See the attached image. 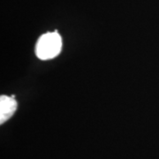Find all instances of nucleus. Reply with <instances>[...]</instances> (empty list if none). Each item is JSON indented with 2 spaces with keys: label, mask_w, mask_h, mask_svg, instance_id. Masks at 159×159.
I'll use <instances>...</instances> for the list:
<instances>
[{
  "label": "nucleus",
  "mask_w": 159,
  "mask_h": 159,
  "mask_svg": "<svg viewBox=\"0 0 159 159\" xmlns=\"http://www.w3.org/2000/svg\"><path fill=\"white\" fill-rule=\"evenodd\" d=\"M17 109V102L13 97H0V123L3 124L11 118Z\"/></svg>",
  "instance_id": "f03ea898"
},
{
  "label": "nucleus",
  "mask_w": 159,
  "mask_h": 159,
  "mask_svg": "<svg viewBox=\"0 0 159 159\" xmlns=\"http://www.w3.org/2000/svg\"><path fill=\"white\" fill-rule=\"evenodd\" d=\"M62 49V39L57 32H49L40 37L36 47V56L42 60H47L57 56Z\"/></svg>",
  "instance_id": "f257e3e1"
}]
</instances>
